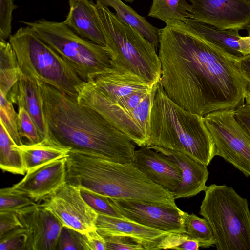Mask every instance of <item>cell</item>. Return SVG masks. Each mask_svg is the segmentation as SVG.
Masks as SVG:
<instances>
[{"label": "cell", "mask_w": 250, "mask_h": 250, "mask_svg": "<svg viewBox=\"0 0 250 250\" xmlns=\"http://www.w3.org/2000/svg\"><path fill=\"white\" fill-rule=\"evenodd\" d=\"M96 4L111 67L136 74L151 85L158 83L162 66L155 46L108 7Z\"/></svg>", "instance_id": "5b68a950"}, {"label": "cell", "mask_w": 250, "mask_h": 250, "mask_svg": "<svg viewBox=\"0 0 250 250\" xmlns=\"http://www.w3.org/2000/svg\"><path fill=\"white\" fill-rule=\"evenodd\" d=\"M0 168L4 172L23 175L26 173L22 155L15 146L5 128L0 123Z\"/></svg>", "instance_id": "484cf974"}, {"label": "cell", "mask_w": 250, "mask_h": 250, "mask_svg": "<svg viewBox=\"0 0 250 250\" xmlns=\"http://www.w3.org/2000/svg\"><path fill=\"white\" fill-rule=\"evenodd\" d=\"M48 132L62 145L120 163L135 161L136 144L101 114L39 81Z\"/></svg>", "instance_id": "7a4b0ae2"}, {"label": "cell", "mask_w": 250, "mask_h": 250, "mask_svg": "<svg viewBox=\"0 0 250 250\" xmlns=\"http://www.w3.org/2000/svg\"><path fill=\"white\" fill-rule=\"evenodd\" d=\"M111 202L124 219L170 233L186 234L178 207L144 201L111 198Z\"/></svg>", "instance_id": "7c38bea8"}, {"label": "cell", "mask_w": 250, "mask_h": 250, "mask_svg": "<svg viewBox=\"0 0 250 250\" xmlns=\"http://www.w3.org/2000/svg\"><path fill=\"white\" fill-rule=\"evenodd\" d=\"M154 150L169 157L181 169V181L173 192L175 199L191 197L204 191L209 175L207 166L180 152L163 149Z\"/></svg>", "instance_id": "44dd1931"}, {"label": "cell", "mask_w": 250, "mask_h": 250, "mask_svg": "<svg viewBox=\"0 0 250 250\" xmlns=\"http://www.w3.org/2000/svg\"><path fill=\"white\" fill-rule=\"evenodd\" d=\"M7 97L18 108L22 107L27 111L43 140L48 132V127L39 81L21 72L18 80L9 91Z\"/></svg>", "instance_id": "ac0fdd59"}, {"label": "cell", "mask_w": 250, "mask_h": 250, "mask_svg": "<svg viewBox=\"0 0 250 250\" xmlns=\"http://www.w3.org/2000/svg\"><path fill=\"white\" fill-rule=\"evenodd\" d=\"M200 214L207 220L218 250H250V211L246 198L226 185L204 190Z\"/></svg>", "instance_id": "8992f818"}, {"label": "cell", "mask_w": 250, "mask_h": 250, "mask_svg": "<svg viewBox=\"0 0 250 250\" xmlns=\"http://www.w3.org/2000/svg\"><path fill=\"white\" fill-rule=\"evenodd\" d=\"M80 190L85 201L98 214L124 219L113 205L110 197L83 188Z\"/></svg>", "instance_id": "4dcf8cb0"}, {"label": "cell", "mask_w": 250, "mask_h": 250, "mask_svg": "<svg viewBox=\"0 0 250 250\" xmlns=\"http://www.w3.org/2000/svg\"><path fill=\"white\" fill-rule=\"evenodd\" d=\"M14 0H0V39L6 40L12 34L13 12L18 8Z\"/></svg>", "instance_id": "e575fe53"}, {"label": "cell", "mask_w": 250, "mask_h": 250, "mask_svg": "<svg viewBox=\"0 0 250 250\" xmlns=\"http://www.w3.org/2000/svg\"><path fill=\"white\" fill-rule=\"evenodd\" d=\"M17 127L21 138H25L27 144H34L42 140L32 118L22 107L18 108Z\"/></svg>", "instance_id": "d6a6232c"}, {"label": "cell", "mask_w": 250, "mask_h": 250, "mask_svg": "<svg viewBox=\"0 0 250 250\" xmlns=\"http://www.w3.org/2000/svg\"><path fill=\"white\" fill-rule=\"evenodd\" d=\"M200 247L199 242L190 239L189 237L185 240L175 250H197Z\"/></svg>", "instance_id": "60d3db41"}, {"label": "cell", "mask_w": 250, "mask_h": 250, "mask_svg": "<svg viewBox=\"0 0 250 250\" xmlns=\"http://www.w3.org/2000/svg\"><path fill=\"white\" fill-rule=\"evenodd\" d=\"M183 22L229 56L237 59L243 57L239 52L238 40L241 36L238 30L218 28L191 18L187 19Z\"/></svg>", "instance_id": "603a6c76"}, {"label": "cell", "mask_w": 250, "mask_h": 250, "mask_svg": "<svg viewBox=\"0 0 250 250\" xmlns=\"http://www.w3.org/2000/svg\"><path fill=\"white\" fill-rule=\"evenodd\" d=\"M238 70L243 77L250 82V54L243 56L237 60Z\"/></svg>", "instance_id": "ab89813d"}, {"label": "cell", "mask_w": 250, "mask_h": 250, "mask_svg": "<svg viewBox=\"0 0 250 250\" xmlns=\"http://www.w3.org/2000/svg\"><path fill=\"white\" fill-rule=\"evenodd\" d=\"M245 29L247 30L249 36H250V23L246 26Z\"/></svg>", "instance_id": "ee69618b"}, {"label": "cell", "mask_w": 250, "mask_h": 250, "mask_svg": "<svg viewBox=\"0 0 250 250\" xmlns=\"http://www.w3.org/2000/svg\"><path fill=\"white\" fill-rule=\"evenodd\" d=\"M69 11L63 22L82 38L105 46L96 2L91 0H68Z\"/></svg>", "instance_id": "ffe728a7"}, {"label": "cell", "mask_w": 250, "mask_h": 250, "mask_svg": "<svg viewBox=\"0 0 250 250\" xmlns=\"http://www.w3.org/2000/svg\"><path fill=\"white\" fill-rule=\"evenodd\" d=\"M191 18L222 29L243 30L250 23L249 0H188Z\"/></svg>", "instance_id": "4fadbf2b"}, {"label": "cell", "mask_w": 250, "mask_h": 250, "mask_svg": "<svg viewBox=\"0 0 250 250\" xmlns=\"http://www.w3.org/2000/svg\"><path fill=\"white\" fill-rule=\"evenodd\" d=\"M28 234L26 250H56L62 224L35 203L15 211Z\"/></svg>", "instance_id": "5bb4252c"}, {"label": "cell", "mask_w": 250, "mask_h": 250, "mask_svg": "<svg viewBox=\"0 0 250 250\" xmlns=\"http://www.w3.org/2000/svg\"><path fill=\"white\" fill-rule=\"evenodd\" d=\"M188 0H153L148 16L158 19L166 23L171 21L191 18L192 6Z\"/></svg>", "instance_id": "4316f807"}, {"label": "cell", "mask_w": 250, "mask_h": 250, "mask_svg": "<svg viewBox=\"0 0 250 250\" xmlns=\"http://www.w3.org/2000/svg\"><path fill=\"white\" fill-rule=\"evenodd\" d=\"M21 72L61 92L77 97L84 82L73 67L31 27H21L9 39Z\"/></svg>", "instance_id": "52a82bcc"}, {"label": "cell", "mask_w": 250, "mask_h": 250, "mask_svg": "<svg viewBox=\"0 0 250 250\" xmlns=\"http://www.w3.org/2000/svg\"><path fill=\"white\" fill-rule=\"evenodd\" d=\"M135 163L151 181L174 192L181 181L182 171L171 158L146 146L135 152Z\"/></svg>", "instance_id": "2e32d148"}, {"label": "cell", "mask_w": 250, "mask_h": 250, "mask_svg": "<svg viewBox=\"0 0 250 250\" xmlns=\"http://www.w3.org/2000/svg\"><path fill=\"white\" fill-rule=\"evenodd\" d=\"M96 230L102 236L123 235L132 238L145 250H159L164 239L170 233L124 219L98 214Z\"/></svg>", "instance_id": "e0dca14e"}, {"label": "cell", "mask_w": 250, "mask_h": 250, "mask_svg": "<svg viewBox=\"0 0 250 250\" xmlns=\"http://www.w3.org/2000/svg\"><path fill=\"white\" fill-rule=\"evenodd\" d=\"M126 2H133L134 1L136 0H124Z\"/></svg>", "instance_id": "f6af8a7d"}, {"label": "cell", "mask_w": 250, "mask_h": 250, "mask_svg": "<svg viewBox=\"0 0 250 250\" xmlns=\"http://www.w3.org/2000/svg\"><path fill=\"white\" fill-rule=\"evenodd\" d=\"M22 226L15 211H0V237Z\"/></svg>", "instance_id": "8d00e7d4"}, {"label": "cell", "mask_w": 250, "mask_h": 250, "mask_svg": "<svg viewBox=\"0 0 250 250\" xmlns=\"http://www.w3.org/2000/svg\"><path fill=\"white\" fill-rule=\"evenodd\" d=\"M246 104L250 105V82L249 84V89L246 95Z\"/></svg>", "instance_id": "7bdbcfd3"}, {"label": "cell", "mask_w": 250, "mask_h": 250, "mask_svg": "<svg viewBox=\"0 0 250 250\" xmlns=\"http://www.w3.org/2000/svg\"><path fill=\"white\" fill-rule=\"evenodd\" d=\"M88 82L112 101L135 92L151 90L155 86L147 83L136 74L127 71L119 70L112 67L95 75Z\"/></svg>", "instance_id": "d6986e66"}, {"label": "cell", "mask_w": 250, "mask_h": 250, "mask_svg": "<svg viewBox=\"0 0 250 250\" xmlns=\"http://www.w3.org/2000/svg\"><path fill=\"white\" fill-rule=\"evenodd\" d=\"M15 146L22 155L26 172L51 161L66 158L72 149L60 144L48 132L39 143L15 144Z\"/></svg>", "instance_id": "7402d4cb"}, {"label": "cell", "mask_w": 250, "mask_h": 250, "mask_svg": "<svg viewBox=\"0 0 250 250\" xmlns=\"http://www.w3.org/2000/svg\"><path fill=\"white\" fill-rule=\"evenodd\" d=\"M234 110H222L204 116L216 147V156L250 177V135L237 120Z\"/></svg>", "instance_id": "30bf717a"}, {"label": "cell", "mask_w": 250, "mask_h": 250, "mask_svg": "<svg viewBox=\"0 0 250 250\" xmlns=\"http://www.w3.org/2000/svg\"><path fill=\"white\" fill-rule=\"evenodd\" d=\"M101 5L110 7L117 17L125 23L137 30L158 49L159 46L158 32L157 28L148 22L146 18L138 14L121 0H95Z\"/></svg>", "instance_id": "cb8c5ba5"}, {"label": "cell", "mask_w": 250, "mask_h": 250, "mask_svg": "<svg viewBox=\"0 0 250 250\" xmlns=\"http://www.w3.org/2000/svg\"><path fill=\"white\" fill-rule=\"evenodd\" d=\"M234 111L237 120L250 135V105L244 104L235 108Z\"/></svg>", "instance_id": "74e56055"}, {"label": "cell", "mask_w": 250, "mask_h": 250, "mask_svg": "<svg viewBox=\"0 0 250 250\" xmlns=\"http://www.w3.org/2000/svg\"><path fill=\"white\" fill-rule=\"evenodd\" d=\"M35 204L32 199L11 187L0 190V211H16Z\"/></svg>", "instance_id": "1f68e13d"}, {"label": "cell", "mask_w": 250, "mask_h": 250, "mask_svg": "<svg viewBox=\"0 0 250 250\" xmlns=\"http://www.w3.org/2000/svg\"><path fill=\"white\" fill-rule=\"evenodd\" d=\"M146 146L188 155L208 166L216 147L203 116L188 111L173 101L159 82L154 88L149 138Z\"/></svg>", "instance_id": "277c9868"}, {"label": "cell", "mask_w": 250, "mask_h": 250, "mask_svg": "<svg viewBox=\"0 0 250 250\" xmlns=\"http://www.w3.org/2000/svg\"><path fill=\"white\" fill-rule=\"evenodd\" d=\"M249 1H250V0H249Z\"/></svg>", "instance_id": "bcb514c9"}, {"label": "cell", "mask_w": 250, "mask_h": 250, "mask_svg": "<svg viewBox=\"0 0 250 250\" xmlns=\"http://www.w3.org/2000/svg\"><path fill=\"white\" fill-rule=\"evenodd\" d=\"M158 29L162 72L159 83L182 108L202 116L234 110L244 104L250 83L237 60L183 21Z\"/></svg>", "instance_id": "6da1fadb"}, {"label": "cell", "mask_w": 250, "mask_h": 250, "mask_svg": "<svg viewBox=\"0 0 250 250\" xmlns=\"http://www.w3.org/2000/svg\"><path fill=\"white\" fill-rule=\"evenodd\" d=\"M28 234L20 227L0 237V250H26Z\"/></svg>", "instance_id": "836d02e7"}, {"label": "cell", "mask_w": 250, "mask_h": 250, "mask_svg": "<svg viewBox=\"0 0 250 250\" xmlns=\"http://www.w3.org/2000/svg\"><path fill=\"white\" fill-rule=\"evenodd\" d=\"M66 183L65 158L38 167L25 174L12 189L36 202L44 200Z\"/></svg>", "instance_id": "9a60e30c"}, {"label": "cell", "mask_w": 250, "mask_h": 250, "mask_svg": "<svg viewBox=\"0 0 250 250\" xmlns=\"http://www.w3.org/2000/svg\"><path fill=\"white\" fill-rule=\"evenodd\" d=\"M182 216L186 234L190 239L198 241L202 248H209L214 245L212 230L206 219L183 211Z\"/></svg>", "instance_id": "83f0119b"}, {"label": "cell", "mask_w": 250, "mask_h": 250, "mask_svg": "<svg viewBox=\"0 0 250 250\" xmlns=\"http://www.w3.org/2000/svg\"><path fill=\"white\" fill-rule=\"evenodd\" d=\"M152 89L112 101L91 82H83L78 87L77 99L80 104L95 110L122 133L132 136L141 130L144 124L143 113L138 105Z\"/></svg>", "instance_id": "9c48e42d"}, {"label": "cell", "mask_w": 250, "mask_h": 250, "mask_svg": "<svg viewBox=\"0 0 250 250\" xmlns=\"http://www.w3.org/2000/svg\"><path fill=\"white\" fill-rule=\"evenodd\" d=\"M66 182L115 199L177 207L173 192L146 176L135 162L120 163L97 153L71 149L65 158Z\"/></svg>", "instance_id": "3957f363"}, {"label": "cell", "mask_w": 250, "mask_h": 250, "mask_svg": "<svg viewBox=\"0 0 250 250\" xmlns=\"http://www.w3.org/2000/svg\"><path fill=\"white\" fill-rule=\"evenodd\" d=\"M86 234L90 250H106L105 241L96 229L89 231Z\"/></svg>", "instance_id": "f35d334b"}, {"label": "cell", "mask_w": 250, "mask_h": 250, "mask_svg": "<svg viewBox=\"0 0 250 250\" xmlns=\"http://www.w3.org/2000/svg\"><path fill=\"white\" fill-rule=\"evenodd\" d=\"M40 205L51 212L63 226L83 233L96 229L98 213L75 186L66 182Z\"/></svg>", "instance_id": "8fae6325"}, {"label": "cell", "mask_w": 250, "mask_h": 250, "mask_svg": "<svg viewBox=\"0 0 250 250\" xmlns=\"http://www.w3.org/2000/svg\"><path fill=\"white\" fill-rule=\"evenodd\" d=\"M56 250H90L86 233L63 226Z\"/></svg>", "instance_id": "f546056e"}, {"label": "cell", "mask_w": 250, "mask_h": 250, "mask_svg": "<svg viewBox=\"0 0 250 250\" xmlns=\"http://www.w3.org/2000/svg\"><path fill=\"white\" fill-rule=\"evenodd\" d=\"M102 236L105 241L106 250H144L141 244L129 237L123 235Z\"/></svg>", "instance_id": "d590c367"}, {"label": "cell", "mask_w": 250, "mask_h": 250, "mask_svg": "<svg viewBox=\"0 0 250 250\" xmlns=\"http://www.w3.org/2000/svg\"><path fill=\"white\" fill-rule=\"evenodd\" d=\"M13 105L7 97L0 92V123L2 124L14 143L18 146H21L23 144L18 132L17 113Z\"/></svg>", "instance_id": "f1b7e54d"}, {"label": "cell", "mask_w": 250, "mask_h": 250, "mask_svg": "<svg viewBox=\"0 0 250 250\" xmlns=\"http://www.w3.org/2000/svg\"><path fill=\"white\" fill-rule=\"evenodd\" d=\"M21 72L10 42L0 39V92L7 97L18 80Z\"/></svg>", "instance_id": "d4e9b609"}, {"label": "cell", "mask_w": 250, "mask_h": 250, "mask_svg": "<svg viewBox=\"0 0 250 250\" xmlns=\"http://www.w3.org/2000/svg\"><path fill=\"white\" fill-rule=\"evenodd\" d=\"M21 22L32 28L73 67L83 81L88 82L95 75L111 67L105 47L80 36L63 21L41 19Z\"/></svg>", "instance_id": "ba28073f"}, {"label": "cell", "mask_w": 250, "mask_h": 250, "mask_svg": "<svg viewBox=\"0 0 250 250\" xmlns=\"http://www.w3.org/2000/svg\"><path fill=\"white\" fill-rule=\"evenodd\" d=\"M239 52L243 56L250 54V36L241 37L238 40Z\"/></svg>", "instance_id": "b9f144b4"}]
</instances>
